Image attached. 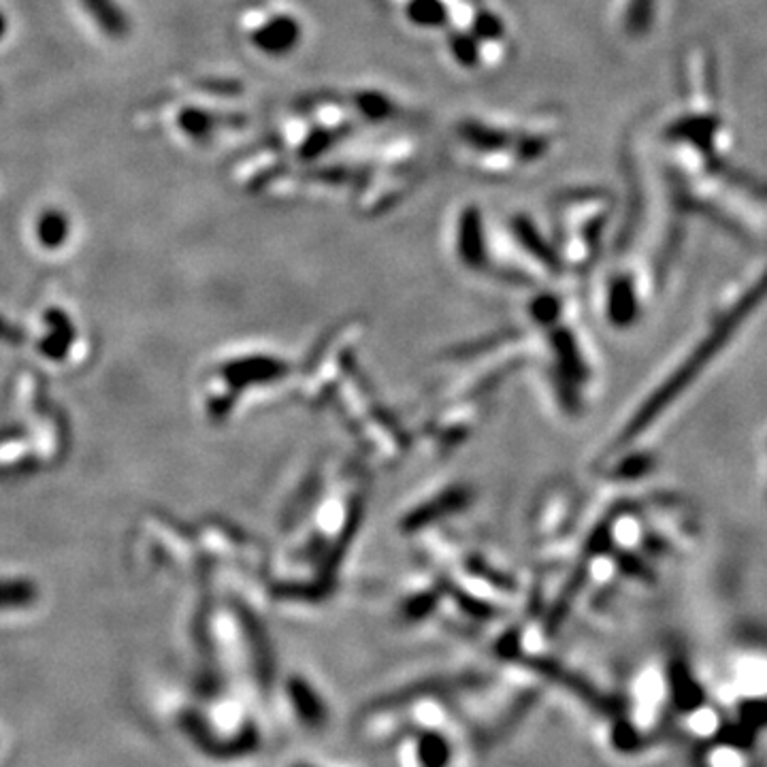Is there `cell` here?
Instances as JSON below:
<instances>
[{"mask_svg": "<svg viewBox=\"0 0 767 767\" xmlns=\"http://www.w3.org/2000/svg\"><path fill=\"white\" fill-rule=\"evenodd\" d=\"M179 729H182L192 748H197L203 757L214 761L246 759L258 753L260 742H263L258 725L252 721L243 723L231 736H220V731L211 727L207 718L197 710H184L179 714Z\"/></svg>", "mask_w": 767, "mask_h": 767, "instance_id": "cell-1", "label": "cell"}, {"mask_svg": "<svg viewBox=\"0 0 767 767\" xmlns=\"http://www.w3.org/2000/svg\"><path fill=\"white\" fill-rule=\"evenodd\" d=\"M301 39V26L290 15H275L269 22L252 32V43L256 50L267 56H286Z\"/></svg>", "mask_w": 767, "mask_h": 767, "instance_id": "cell-2", "label": "cell"}, {"mask_svg": "<svg viewBox=\"0 0 767 767\" xmlns=\"http://www.w3.org/2000/svg\"><path fill=\"white\" fill-rule=\"evenodd\" d=\"M288 697H290L292 708H295L297 718L307 729L320 731L326 727V723H329V710H326V704L305 680L292 678L288 682Z\"/></svg>", "mask_w": 767, "mask_h": 767, "instance_id": "cell-3", "label": "cell"}, {"mask_svg": "<svg viewBox=\"0 0 767 767\" xmlns=\"http://www.w3.org/2000/svg\"><path fill=\"white\" fill-rule=\"evenodd\" d=\"M79 3L109 39H124L130 32L128 13L118 0H79Z\"/></svg>", "mask_w": 767, "mask_h": 767, "instance_id": "cell-4", "label": "cell"}, {"mask_svg": "<svg viewBox=\"0 0 767 767\" xmlns=\"http://www.w3.org/2000/svg\"><path fill=\"white\" fill-rule=\"evenodd\" d=\"M469 687H476V678H461V680H454V682H429V684H422V687H416V689H407V691H399L395 695H390L382 701H378V704H373V710H393V708H403L407 704H412V701H418L422 697H429V695H446V693H454V691H463V689H469Z\"/></svg>", "mask_w": 767, "mask_h": 767, "instance_id": "cell-5", "label": "cell"}, {"mask_svg": "<svg viewBox=\"0 0 767 767\" xmlns=\"http://www.w3.org/2000/svg\"><path fill=\"white\" fill-rule=\"evenodd\" d=\"M416 755L420 767H448L452 746L444 733L422 729L416 733Z\"/></svg>", "mask_w": 767, "mask_h": 767, "instance_id": "cell-6", "label": "cell"}, {"mask_svg": "<svg viewBox=\"0 0 767 767\" xmlns=\"http://www.w3.org/2000/svg\"><path fill=\"white\" fill-rule=\"evenodd\" d=\"M69 231H71V220L67 218L64 211L52 207V209L43 211V214L39 216L37 233H39V239H41L43 246H47V248L62 246V243L67 241Z\"/></svg>", "mask_w": 767, "mask_h": 767, "instance_id": "cell-7", "label": "cell"}, {"mask_svg": "<svg viewBox=\"0 0 767 767\" xmlns=\"http://www.w3.org/2000/svg\"><path fill=\"white\" fill-rule=\"evenodd\" d=\"M407 18L418 26H439L446 20V7L439 0H410Z\"/></svg>", "mask_w": 767, "mask_h": 767, "instance_id": "cell-8", "label": "cell"}, {"mask_svg": "<svg viewBox=\"0 0 767 767\" xmlns=\"http://www.w3.org/2000/svg\"><path fill=\"white\" fill-rule=\"evenodd\" d=\"M182 126L186 130V135H190L192 139H199L203 141L209 133H211V118L207 116V113L203 111H197V109H188L182 113Z\"/></svg>", "mask_w": 767, "mask_h": 767, "instance_id": "cell-9", "label": "cell"}, {"mask_svg": "<svg viewBox=\"0 0 767 767\" xmlns=\"http://www.w3.org/2000/svg\"><path fill=\"white\" fill-rule=\"evenodd\" d=\"M476 37L482 39H499L501 37V24L497 20V15H488L482 13L476 20Z\"/></svg>", "mask_w": 767, "mask_h": 767, "instance_id": "cell-10", "label": "cell"}, {"mask_svg": "<svg viewBox=\"0 0 767 767\" xmlns=\"http://www.w3.org/2000/svg\"><path fill=\"white\" fill-rule=\"evenodd\" d=\"M452 50H454V56L459 58V62L463 64H473L478 58V50H476V41H473L471 37H459L454 43H452Z\"/></svg>", "mask_w": 767, "mask_h": 767, "instance_id": "cell-11", "label": "cell"}, {"mask_svg": "<svg viewBox=\"0 0 767 767\" xmlns=\"http://www.w3.org/2000/svg\"><path fill=\"white\" fill-rule=\"evenodd\" d=\"M361 107H363V111L367 113V116H371V118H380V116H384V113L388 111L386 101L382 99V96H378V94L363 96Z\"/></svg>", "mask_w": 767, "mask_h": 767, "instance_id": "cell-12", "label": "cell"}, {"mask_svg": "<svg viewBox=\"0 0 767 767\" xmlns=\"http://www.w3.org/2000/svg\"><path fill=\"white\" fill-rule=\"evenodd\" d=\"M7 32H9V18H7V13L0 9V43L5 41Z\"/></svg>", "mask_w": 767, "mask_h": 767, "instance_id": "cell-13", "label": "cell"}, {"mask_svg": "<svg viewBox=\"0 0 767 767\" xmlns=\"http://www.w3.org/2000/svg\"><path fill=\"white\" fill-rule=\"evenodd\" d=\"M292 767H314V765H309V763H295Z\"/></svg>", "mask_w": 767, "mask_h": 767, "instance_id": "cell-14", "label": "cell"}]
</instances>
